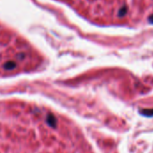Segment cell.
<instances>
[{
    "instance_id": "1",
    "label": "cell",
    "mask_w": 153,
    "mask_h": 153,
    "mask_svg": "<svg viewBox=\"0 0 153 153\" xmlns=\"http://www.w3.org/2000/svg\"><path fill=\"white\" fill-rule=\"evenodd\" d=\"M47 122H48V124H49L51 127H53V128H55V127L56 126V117H55V116H54L53 114H49V115H48Z\"/></svg>"
},
{
    "instance_id": "2",
    "label": "cell",
    "mask_w": 153,
    "mask_h": 153,
    "mask_svg": "<svg viewBox=\"0 0 153 153\" xmlns=\"http://www.w3.org/2000/svg\"><path fill=\"white\" fill-rule=\"evenodd\" d=\"M127 12H128V7H127L126 6H123L119 9L117 15H118V17L122 18V17H124V16L126 15Z\"/></svg>"
},
{
    "instance_id": "3",
    "label": "cell",
    "mask_w": 153,
    "mask_h": 153,
    "mask_svg": "<svg viewBox=\"0 0 153 153\" xmlns=\"http://www.w3.org/2000/svg\"><path fill=\"white\" fill-rule=\"evenodd\" d=\"M141 115L147 117H153V109H142L141 111Z\"/></svg>"
},
{
    "instance_id": "4",
    "label": "cell",
    "mask_w": 153,
    "mask_h": 153,
    "mask_svg": "<svg viewBox=\"0 0 153 153\" xmlns=\"http://www.w3.org/2000/svg\"><path fill=\"white\" fill-rule=\"evenodd\" d=\"M16 66V64L14 62H7L4 64V68L6 70H12Z\"/></svg>"
},
{
    "instance_id": "5",
    "label": "cell",
    "mask_w": 153,
    "mask_h": 153,
    "mask_svg": "<svg viewBox=\"0 0 153 153\" xmlns=\"http://www.w3.org/2000/svg\"><path fill=\"white\" fill-rule=\"evenodd\" d=\"M148 21H149V24H153V14H151V15L149 16Z\"/></svg>"
}]
</instances>
